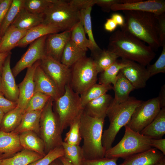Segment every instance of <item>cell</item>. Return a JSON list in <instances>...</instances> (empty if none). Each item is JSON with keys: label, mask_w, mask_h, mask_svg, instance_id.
Wrapping results in <instances>:
<instances>
[{"label": "cell", "mask_w": 165, "mask_h": 165, "mask_svg": "<svg viewBox=\"0 0 165 165\" xmlns=\"http://www.w3.org/2000/svg\"><path fill=\"white\" fill-rule=\"evenodd\" d=\"M108 49L121 59L134 61L145 66L149 64L156 55L154 51L145 43L121 29L110 36Z\"/></svg>", "instance_id": "obj_1"}, {"label": "cell", "mask_w": 165, "mask_h": 165, "mask_svg": "<svg viewBox=\"0 0 165 165\" xmlns=\"http://www.w3.org/2000/svg\"><path fill=\"white\" fill-rule=\"evenodd\" d=\"M123 12L125 22L121 29L146 43L154 51H157L160 47L158 34L157 15L135 11Z\"/></svg>", "instance_id": "obj_2"}, {"label": "cell", "mask_w": 165, "mask_h": 165, "mask_svg": "<svg viewBox=\"0 0 165 165\" xmlns=\"http://www.w3.org/2000/svg\"><path fill=\"white\" fill-rule=\"evenodd\" d=\"M105 119L97 118L87 114L83 110L80 116V131L83 145L81 147L83 160L97 159L105 156L106 150L102 138Z\"/></svg>", "instance_id": "obj_3"}, {"label": "cell", "mask_w": 165, "mask_h": 165, "mask_svg": "<svg viewBox=\"0 0 165 165\" xmlns=\"http://www.w3.org/2000/svg\"><path fill=\"white\" fill-rule=\"evenodd\" d=\"M142 101L130 97L126 101L118 105H110L107 113L109 125L103 131L102 143L106 151L110 148L120 129L127 124L136 108Z\"/></svg>", "instance_id": "obj_4"}, {"label": "cell", "mask_w": 165, "mask_h": 165, "mask_svg": "<svg viewBox=\"0 0 165 165\" xmlns=\"http://www.w3.org/2000/svg\"><path fill=\"white\" fill-rule=\"evenodd\" d=\"M53 101L50 97L42 110L40 119L39 134L44 143L46 154L62 146L63 142L60 121L53 109Z\"/></svg>", "instance_id": "obj_5"}, {"label": "cell", "mask_w": 165, "mask_h": 165, "mask_svg": "<svg viewBox=\"0 0 165 165\" xmlns=\"http://www.w3.org/2000/svg\"><path fill=\"white\" fill-rule=\"evenodd\" d=\"M124 127L123 138L116 145L106 151L105 157L125 159L152 148L151 138L132 130L126 125Z\"/></svg>", "instance_id": "obj_6"}, {"label": "cell", "mask_w": 165, "mask_h": 165, "mask_svg": "<svg viewBox=\"0 0 165 165\" xmlns=\"http://www.w3.org/2000/svg\"><path fill=\"white\" fill-rule=\"evenodd\" d=\"M53 1L43 13V24L53 25L61 31H71L80 20V11L71 6L68 1Z\"/></svg>", "instance_id": "obj_7"}, {"label": "cell", "mask_w": 165, "mask_h": 165, "mask_svg": "<svg viewBox=\"0 0 165 165\" xmlns=\"http://www.w3.org/2000/svg\"><path fill=\"white\" fill-rule=\"evenodd\" d=\"M54 102L62 133L82 112L83 108L80 95L73 90L69 84L66 86L64 94Z\"/></svg>", "instance_id": "obj_8"}, {"label": "cell", "mask_w": 165, "mask_h": 165, "mask_svg": "<svg viewBox=\"0 0 165 165\" xmlns=\"http://www.w3.org/2000/svg\"><path fill=\"white\" fill-rule=\"evenodd\" d=\"M70 68L69 84L73 90L78 94L80 95L96 83L98 73L92 58L86 56Z\"/></svg>", "instance_id": "obj_9"}, {"label": "cell", "mask_w": 165, "mask_h": 165, "mask_svg": "<svg viewBox=\"0 0 165 165\" xmlns=\"http://www.w3.org/2000/svg\"><path fill=\"white\" fill-rule=\"evenodd\" d=\"M161 109L157 97L142 101L136 108L126 125L139 133L155 118Z\"/></svg>", "instance_id": "obj_10"}, {"label": "cell", "mask_w": 165, "mask_h": 165, "mask_svg": "<svg viewBox=\"0 0 165 165\" xmlns=\"http://www.w3.org/2000/svg\"><path fill=\"white\" fill-rule=\"evenodd\" d=\"M39 65L55 83L62 96L64 92L66 86L70 83V68L46 55L40 61Z\"/></svg>", "instance_id": "obj_11"}, {"label": "cell", "mask_w": 165, "mask_h": 165, "mask_svg": "<svg viewBox=\"0 0 165 165\" xmlns=\"http://www.w3.org/2000/svg\"><path fill=\"white\" fill-rule=\"evenodd\" d=\"M47 35L41 37L30 44L26 51L11 69L14 77L46 55L45 44Z\"/></svg>", "instance_id": "obj_12"}, {"label": "cell", "mask_w": 165, "mask_h": 165, "mask_svg": "<svg viewBox=\"0 0 165 165\" xmlns=\"http://www.w3.org/2000/svg\"><path fill=\"white\" fill-rule=\"evenodd\" d=\"M113 11L131 10L149 12L159 15L165 13L164 0H138L136 2L115 5L111 7Z\"/></svg>", "instance_id": "obj_13"}, {"label": "cell", "mask_w": 165, "mask_h": 165, "mask_svg": "<svg viewBox=\"0 0 165 165\" xmlns=\"http://www.w3.org/2000/svg\"><path fill=\"white\" fill-rule=\"evenodd\" d=\"M40 61H37L31 66L27 68L24 78L17 85L19 95L17 101V106L23 114L28 103L35 93L34 76L37 67L40 64Z\"/></svg>", "instance_id": "obj_14"}, {"label": "cell", "mask_w": 165, "mask_h": 165, "mask_svg": "<svg viewBox=\"0 0 165 165\" xmlns=\"http://www.w3.org/2000/svg\"><path fill=\"white\" fill-rule=\"evenodd\" d=\"M127 65L120 71L130 82L135 89L145 87L150 78L145 66L137 62L127 60Z\"/></svg>", "instance_id": "obj_15"}, {"label": "cell", "mask_w": 165, "mask_h": 165, "mask_svg": "<svg viewBox=\"0 0 165 165\" xmlns=\"http://www.w3.org/2000/svg\"><path fill=\"white\" fill-rule=\"evenodd\" d=\"M11 53L4 64L1 75V91L8 99L14 101L18 100L19 90L10 66Z\"/></svg>", "instance_id": "obj_16"}, {"label": "cell", "mask_w": 165, "mask_h": 165, "mask_svg": "<svg viewBox=\"0 0 165 165\" xmlns=\"http://www.w3.org/2000/svg\"><path fill=\"white\" fill-rule=\"evenodd\" d=\"M71 31H64L61 33L47 35L45 44L46 55L60 62L64 49L70 39Z\"/></svg>", "instance_id": "obj_17"}, {"label": "cell", "mask_w": 165, "mask_h": 165, "mask_svg": "<svg viewBox=\"0 0 165 165\" xmlns=\"http://www.w3.org/2000/svg\"><path fill=\"white\" fill-rule=\"evenodd\" d=\"M39 64L37 67L34 76L35 93L39 92L49 95L54 101H55L61 95L55 83L43 71Z\"/></svg>", "instance_id": "obj_18"}, {"label": "cell", "mask_w": 165, "mask_h": 165, "mask_svg": "<svg viewBox=\"0 0 165 165\" xmlns=\"http://www.w3.org/2000/svg\"><path fill=\"white\" fill-rule=\"evenodd\" d=\"M165 158L161 152L152 148L125 159L118 165H160Z\"/></svg>", "instance_id": "obj_19"}, {"label": "cell", "mask_w": 165, "mask_h": 165, "mask_svg": "<svg viewBox=\"0 0 165 165\" xmlns=\"http://www.w3.org/2000/svg\"><path fill=\"white\" fill-rule=\"evenodd\" d=\"M113 99L106 93L88 103L84 106L83 110L92 117L105 119Z\"/></svg>", "instance_id": "obj_20"}, {"label": "cell", "mask_w": 165, "mask_h": 165, "mask_svg": "<svg viewBox=\"0 0 165 165\" xmlns=\"http://www.w3.org/2000/svg\"><path fill=\"white\" fill-rule=\"evenodd\" d=\"M22 149L19 134L0 130V153L2 155L3 159L10 157Z\"/></svg>", "instance_id": "obj_21"}, {"label": "cell", "mask_w": 165, "mask_h": 165, "mask_svg": "<svg viewBox=\"0 0 165 165\" xmlns=\"http://www.w3.org/2000/svg\"><path fill=\"white\" fill-rule=\"evenodd\" d=\"M61 31L59 28L53 25L41 24L28 30L16 47H25L41 37Z\"/></svg>", "instance_id": "obj_22"}, {"label": "cell", "mask_w": 165, "mask_h": 165, "mask_svg": "<svg viewBox=\"0 0 165 165\" xmlns=\"http://www.w3.org/2000/svg\"><path fill=\"white\" fill-rule=\"evenodd\" d=\"M43 13H33L23 8L11 25L20 30H28L43 23Z\"/></svg>", "instance_id": "obj_23"}, {"label": "cell", "mask_w": 165, "mask_h": 165, "mask_svg": "<svg viewBox=\"0 0 165 165\" xmlns=\"http://www.w3.org/2000/svg\"><path fill=\"white\" fill-rule=\"evenodd\" d=\"M115 97L111 105H118L128 99L130 93L135 89L130 82L119 71L113 86Z\"/></svg>", "instance_id": "obj_24"}, {"label": "cell", "mask_w": 165, "mask_h": 165, "mask_svg": "<svg viewBox=\"0 0 165 165\" xmlns=\"http://www.w3.org/2000/svg\"><path fill=\"white\" fill-rule=\"evenodd\" d=\"M42 109L23 113L20 124L12 132L18 134L28 131L39 134L40 119Z\"/></svg>", "instance_id": "obj_25"}, {"label": "cell", "mask_w": 165, "mask_h": 165, "mask_svg": "<svg viewBox=\"0 0 165 165\" xmlns=\"http://www.w3.org/2000/svg\"><path fill=\"white\" fill-rule=\"evenodd\" d=\"M28 30H22L10 25L7 29L0 41V53L11 52L16 47L19 42Z\"/></svg>", "instance_id": "obj_26"}, {"label": "cell", "mask_w": 165, "mask_h": 165, "mask_svg": "<svg viewBox=\"0 0 165 165\" xmlns=\"http://www.w3.org/2000/svg\"><path fill=\"white\" fill-rule=\"evenodd\" d=\"M140 133L151 138H162L165 134V108H161L152 122Z\"/></svg>", "instance_id": "obj_27"}, {"label": "cell", "mask_w": 165, "mask_h": 165, "mask_svg": "<svg viewBox=\"0 0 165 165\" xmlns=\"http://www.w3.org/2000/svg\"><path fill=\"white\" fill-rule=\"evenodd\" d=\"M19 135L20 144L23 149L35 152L43 156H45L44 143L37 134L28 131L22 133Z\"/></svg>", "instance_id": "obj_28"}, {"label": "cell", "mask_w": 165, "mask_h": 165, "mask_svg": "<svg viewBox=\"0 0 165 165\" xmlns=\"http://www.w3.org/2000/svg\"><path fill=\"white\" fill-rule=\"evenodd\" d=\"M86 52L78 46L70 39L64 49L60 62L70 68L78 61L86 56Z\"/></svg>", "instance_id": "obj_29"}, {"label": "cell", "mask_w": 165, "mask_h": 165, "mask_svg": "<svg viewBox=\"0 0 165 165\" xmlns=\"http://www.w3.org/2000/svg\"><path fill=\"white\" fill-rule=\"evenodd\" d=\"M43 156L35 152L23 149L13 156L2 159L1 165H29Z\"/></svg>", "instance_id": "obj_30"}, {"label": "cell", "mask_w": 165, "mask_h": 165, "mask_svg": "<svg viewBox=\"0 0 165 165\" xmlns=\"http://www.w3.org/2000/svg\"><path fill=\"white\" fill-rule=\"evenodd\" d=\"M127 65V60H117L103 71L101 72L99 78V83L114 85L117 75L120 70Z\"/></svg>", "instance_id": "obj_31"}, {"label": "cell", "mask_w": 165, "mask_h": 165, "mask_svg": "<svg viewBox=\"0 0 165 165\" xmlns=\"http://www.w3.org/2000/svg\"><path fill=\"white\" fill-rule=\"evenodd\" d=\"M92 54V58L98 73L113 64L119 57L116 53L108 49H101Z\"/></svg>", "instance_id": "obj_32"}, {"label": "cell", "mask_w": 165, "mask_h": 165, "mask_svg": "<svg viewBox=\"0 0 165 165\" xmlns=\"http://www.w3.org/2000/svg\"><path fill=\"white\" fill-rule=\"evenodd\" d=\"M71 31L70 39L78 46L86 51L89 49L92 53L97 51L91 41L86 38V33L80 20Z\"/></svg>", "instance_id": "obj_33"}, {"label": "cell", "mask_w": 165, "mask_h": 165, "mask_svg": "<svg viewBox=\"0 0 165 165\" xmlns=\"http://www.w3.org/2000/svg\"><path fill=\"white\" fill-rule=\"evenodd\" d=\"M23 114L17 106L5 113L0 126V130L6 132L13 131L20 124Z\"/></svg>", "instance_id": "obj_34"}, {"label": "cell", "mask_w": 165, "mask_h": 165, "mask_svg": "<svg viewBox=\"0 0 165 165\" xmlns=\"http://www.w3.org/2000/svg\"><path fill=\"white\" fill-rule=\"evenodd\" d=\"M112 89L113 86L111 85L96 83L92 85L80 95L82 107L89 102L106 94Z\"/></svg>", "instance_id": "obj_35"}, {"label": "cell", "mask_w": 165, "mask_h": 165, "mask_svg": "<svg viewBox=\"0 0 165 165\" xmlns=\"http://www.w3.org/2000/svg\"><path fill=\"white\" fill-rule=\"evenodd\" d=\"M24 0H13L0 28V35L1 37L24 8Z\"/></svg>", "instance_id": "obj_36"}, {"label": "cell", "mask_w": 165, "mask_h": 165, "mask_svg": "<svg viewBox=\"0 0 165 165\" xmlns=\"http://www.w3.org/2000/svg\"><path fill=\"white\" fill-rule=\"evenodd\" d=\"M62 146L65 158L73 165H82L83 157L81 147L79 145L69 144L64 141Z\"/></svg>", "instance_id": "obj_37"}, {"label": "cell", "mask_w": 165, "mask_h": 165, "mask_svg": "<svg viewBox=\"0 0 165 165\" xmlns=\"http://www.w3.org/2000/svg\"><path fill=\"white\" fill-rule=\"evenodd\" d=\"M82 113L74 120L69 126V130L66 134L64 142L69 144L79 145L82 140L80 131V116Z\"/></svg>", "instance_id": "obj_38"}, {"label": "cell", "mask_w": 165, "mask_h": 165, "mask_svg": "<svg viewBox=\"0 0 165 165\" xmlns=\"http://www.w3.org/2000/svg\"><path fill=\"white\" fill-rule=\"evenodd\" d=\"M92 7L80 11V20L81 21L86 33L96 51L101 49L94 39L92 31L91 13Z\"/></svg>", "instance_id": "obj_39"}, {"label": "cell", "mask_w": 165, "mask_h": 165, "mask_svg": "<svg viewBox=\"0 0 165 165\" xmlns=\"http://www.w3.org/2000/svg\"><path fill=\"white\" fill-rule=\"evenodd\" d=\"M53 2V0H24V8L33 13L43 14Z\"/></svg>", "instance_id": "obj_40"}, {"label": "cell", "mask_w": 165, "mask_h": 165, "mask_svg": "<svg viewBox=\"0 0 165 165\" xmlns=\"http://www.w3.org/2000/svg\"><path fill=\"white\" fill-rule=\"evenodd\" d=\"M50 97L49 95L40 92L35 93L28 103L23 113L42 110Z\"/></svg>", "instance_id": "obj_41"}, {"label": "cell", "mask_w": 165, "mask_h": 165, "mask_svg": "<svg viewBox=\"0 0 165 165\" xmlns=\"http://www.w3.org/2000/svg\"><path fill=\"white\" fill-rule=\"evenodd\" d=\"M64 152L62 146L51 150L42 158L30 163L29 165H49L57 159L63 156Z\"/></svg>", "instance_id": "obj_42"}, {"label": "cell", "mask_w": 165, "mask_h": 165, "mask_svg": "<svg viewBox=\"0 0 165 165\" xmlns=\"http://www.w3.org/2000/svg\"><path fill=\"white\" fill-rule=\"evenodd\" d=\"M162 47V51L156 61L153 64L147 66L150 77L159 73H165V45Z\"/></svg>", "instance_id": "obj_43"}, {"label": "cell", "mask_w": 165, "mask_h": 165, "mask_svg": "<svg viewBox=\"0 0 165 165\" xmlns=\"http://www.w3.org/2000/svg\"><path fill=\"white\" fill-rule=\"evenodd\" d=\"M117 158H109L105 157L97 159L83 160L82 165H117Z\"/></svg>", "instance_id": "obj_44"}, {"label": "cell", "mask_w": 165, "mask_h": 165, "mask_svg": "<svg viewBox=\"0 0 165 165\" xmlns=\"http://www.w3.org/2000/svg\"><path fill=\"white\" fill-rule=\"evenodd\" d=\"M157 29L160 47L165 45V13L157 15Z\"/></svg>", "instance_id": "obj_45"}, {"label": "cell", "mask_w": 165, "mask_h": 165, "mask_svg": "<svg viewBox=\"0 0 165 165\" xmlns=\"http://www.w3.org/2000/svg\"><path fill=\"white\" fill-rule=\"evenodd\" d=\"M127 2V0H95V4L100 7L103 11L108 13L110 11L112 6Z\"/></svg>", "instance_id": "obj_46"}, {"label": "cell", "mask_w": 165, "mask_h": 165, "mask_svg": "<svg viewBox=\"0 0 165 165\" xmlns=\"http://www.w3.org/2000/svg\"><path fill=\"white\" fill-rule=\"evenodd\" d=\"M68 2L71 6L79 11L95 4V0H72Z\"/></svg>", "instance_id": "obj_47"}, {"label": "cell", "mask_w": 165, "mask_h": 165, "mask_svg": "<svg viewBox=\"0 0 165 165\" xmlns=\"http://www.w3.org/2000/svg\"><path fill=\"white\" fill-rule=\"evenodd\" d=\"M17 106V101L8 99L0 91V108L5 113L13 109Z\"/></svg>", "instance_id": "obj_48"}, {"label": "cell", "mask_w": 165, "mask_h": 165, "mask_svg": "<svg viewBox=\"0 0 165 165\" xmlns=\"http://www.w3.org/2000/svg\"><path fill=\"white\" fill-rule=\"evenodd\" d=\"M13 0H0V28Z\"/></svg>", "instance_id": "obj_49"}, {"label": "cell", "mask_w": 165, "mask_h": 165, "mask_svg": "<svg viewBox=\"0 0 165 165\" xmlns=\"http://www.w3.org/2000/svg\"><path fill=\"white\" fill-rule=\"evenodd\" d=\"M150 144L152 148H155L165 155V139H155L151 138Z\"/></svg>", "instance_id": "obj_50"}, {"label": "cell", "mask_w": 165, "mask_h": 165, "mask_svg": "<svg viewBox=\"0 0 165 165\" xmlns=\"http://www.w3.org/2000/svg\"><path fill=\"white\" fill-rule=\"evenodd\" d=\"M117 26V25L111 18L107 19L104 24V28L106 31L112 32L116 29Z\"/></svg>", "instance_id": "obj_51"}, {"label": "cell", "mask_w": 165, "mask_h": 165, "mask_svg": "<svg viewBox=\"0 0 165 165\" xmlns=\"http://www.w3.org/2000/svg\"><path fill=\"white\" fill-rule=\"evenodd\" d=\"M111 18L114 21L118 26L120 27L124 24L125 20L124 17L119 13H115L112 14Z\"/></svg>", "instance_id": "obj_52"}, {"label": "cell", "mask_w": 165, "mask_h": 165, "mask_svg": "<svg viewBox=\"0 0 165 165\" xmlns=\"http://www.w3.org/2000/svg\"><path fill=\"white\" fill-rule=\"evenodd\" d=\"M159 101L161 109L165 108V85L164 84L161 87L157 97Z\"/></svg>", "instance_id": "obj_53"}, {"label": "cell", "mask_w": 165, "mask_h": 165, "mask_svg": "<svg viewBox=\"0 0 165 165\" xmlns=\"http://www.w3.org/2000/svg\"><path fill=\"white\" fill-rule=\"evenodd\" d=\"M11 52L6 53H0V74L1 75L2 67L4 62Z\"/></svg>", "instance_id": "obj_54"}, {"label": "cell", "mask_w": 165, "mask_h": 165, "mask_svg": "<svg viewBox=\"0 0 165 165\" xmlns=\"http://www.w3.org/2000/svg\"><path fill=\"white\" fill-rule=\"evenodd\" d=\"M64 165H73L70 161L66 159L64 156L59 158Z\"/></svg>", "instance_id": "obj_55"}, {"label": "cell", "mask_w": 165, "mask_h": 165, "mask_svg": "<svg viewBox=\"0 0 165 165\" xmlns=\"http://www.w3.org/2000/svg\"><path fill=\"white\" fill-rule=\"evenodd\" d=\"M49 165H64L59 158L53 160Z\"/></svg>", "instance_id": "obj_56"}, {"label": "cell", "mask_w": 165, "mask_h": 165, "mask_svg": "<svg viewBox=\"0 0 165 165\" xmlns=\"http://www.w3.org/2000/svg\"><path fill=\"white\" fill-rule=\"evenodd\" d=\"M4 114V112L0 108V126Z\"/></svg>", "instance_id": "obj_57"}, {"label": "cell", "mask_w": 165, "mask_h": 165, "mask_svg": "<svg viewBox=\"0 0 165 165\" xmlns=\"http://www.w3.org/2000/svg\"><path fill=\"white\" fill-rule=\"evenodd\" d=\"M160 165H165V158L162 161Z\"/></svg>", "instance_id": "obj_58"}, {"label": "cell", "mask_w": 165, "mask_h": 165, "mask_svg": "<svg viewBox=\"0 0 165 165\" xmlns=\"http://www.w3.org/2000/svg\"><path fill=\"white\" fill-rule=\"evenodd\" d=\"M3 155L2 154L0 153V165H1L2 160L3 159Z\"/></svg>", "instance_id": "obj_59"}, {"label": "cell", "mask_w": 165, "mask_h": 165, "mask_svg": "<svg viewBox=\"0 0 165 165\" xmlns=\"http://www.w3.org/2000/svg\"><path fill=\"white\" fill-rule=\"evenodd\" d=\"M1 75L0 74V91H1Z\"/></svg>", "instance_id": "obj_60"}, {"label": "cell", "mask_w": 165, "mask_h": 165, "mask_svg": "<svg viewBox=\"0 0 165 165\" xmlns=\"http://www.w3.org/2000/svg\"><path fill=\"white\" fill-rule=\"evenodd\" d=\"M1 36H0V41L1 39Z\"/></svg>", "instance_id": "obj_61"}]
</instances>
